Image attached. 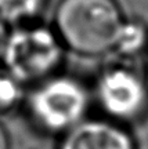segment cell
<instances>
[{
	"label": "cell",
	"instance_id": "1",
	"mask_svg": "<svg viewBox=\"0 0 148 149\" xmlns=\"http://www.w3.org/2000/svg\"><path fill=\"white\" fill-rule=\"evenodd\" d=\"M125 18L118 0H60L51 25L67 51L95 58L114 51Z\"/></svg>",
	"mask_w": 148,
	"mask_h": 149
},
{
	"label": "cell",
	"instance_id": "8",
	"mask_svg": "<svg viewBox=\"0 0 148 149\" xmlns=\"http://www.w3.org/2000/svg\"><path fill=\"white\" fill-rule=\"evenodd\" d=\"M28 87L0 65V117L21 109Z\"/></svg>",
	"mask_w": 148,
	"mask_h": 149
},
{
	"label": "cell",
	"instance_id": "11",
	"mask_svg": "<svg viewBox=\"0 0 148 149\" xmlns=\"http://www.w3.org/2000/svg\"><path fill=\"white\" fill-rule=\"evenodd\" d=\"M32 149H48V148H43V146H39V148H32Z\"/></svg>",
	"mask_w": 148,
	"mask_h": 149
},
{
	"label": "cell",
	"instance_id": "9",
	"mask_svg": "<svg viewBox=\"0 0 148 149\" xmlns=\"http://www.w3.org/2000/svg\"><path fill=\"white\" fill-rule=\"evenodd\" d=\"M0 149H11V141L7 128L0 122Z\"/></svg>",
	"mask_w": 148,
	"mask_h": 149
},
{
	"label": "cell",
	"instance_id": "12",
	"mask_svg": "<svg viewBox=\"0 0 148 149\" xmlns=\"http://www.w3.org/2000/svg\"><path fill=\"white\" fill-rule=\"evenodd\" d=\"M147 53H148V51H147Z\"/></svg>",
	"mask_w": 148,
	"mask_h": 149
},
{
	"label": "cell",
	"instance_id": "4",
	"mask_svg": "<svg viewBox=\"0 0 148 149\" xmlns=\"http://www.w3.org/2000/svg\"><path fill=\"white\" fill-rule=\"evenodd\" d=\"M91 95L104 117L125 126L148 113V79L132 61L107 65L95 79Z\"/></svg>",
	"mask_w": 148,
	"mask_h": 149
},
{
	"label": "cell",
	"instance_id": "7",
	"mask_svg": "<svg viewBox=\"0 0 148 149\" xmlns=\"http://www.w3.org/2000/svg\"><path fill=\"white\" fill-rule=\"evenodd\" d=\"M48 0H0V19L8 25L40 18Z\"/></svg>",
	"mask_w": 148,
	"mask_h": 149
},
{
	"label": "cell",
	"instance_id": "10",
	"mask_svg": "<svg viewBox=\"0 0 148 149\" xmlns=\"http://www.w3.org/2000/svg\"><path fill=\"white\" fill-rule=\"evenodd\" d=\"M8 29L10 26L6 24L3 19H0V59H1V54H3V47H4L6 43V37H7V33H8Z\"/></svg>",
	"mask_w": 148,
	"mask_h": 149
},
{
	"label": "cell",
	"instance_id": "2",
	"mask_svg": "<svg viewBox=\"0 0 148 149\" xmlns=\"http://www.w3.org/2000/svg\"><path fill=\"white\" fill-rule=\"evenodd\" d=\"M91 101L82 80L58 72L28 87L21 109L37 133L60 137L87 117Z\"/></svg>",
	"mask_w": 148,
	"mask_h": 149
},
{
	"label": "cell",
	"instance_id": "3",
	"mask_svg": "<svg viewBox=\"0 0 148 149\" xmlns=\"http://www.w3.org/2000/svg\"><path fill=\"white\" fill-rule=\"evenodd\" d=\"M67 48L51 24L40 18L8 29L0 65L25 87L61 72Z\"/></svg>",
	"mask_w": 148,
	"mask_h": 149
},
{
	"label": "cell",
	"instance_id": "6",
	"mask_svg": "<svg viewBox=\"0 0 148 149\" xmlns=\"http://www.w3.org/2000/svg\"><path fill=\"white\" fill-rule=\"evenodd\" d=\"M148 51V26L138 18H125L112 53L132 61Z\"/></svg>",
	"mask_w": 148,
	"mask_h": 149
},
{
	"label": "cell",
	"instance_id": "5",
	"mask_svg": "<svg viewBox=\"0 0 148 149\" xmlns=\"http://www.w3.org/2000/svg\"><path fill=\"white\" fill-rule=\"evenodd\" d=\"M55 149H137L127 126L108 117H86L60 135Z\"/></svg>",
	"mask_w": 148,
	"mask_h": 149
}]
</instances>
